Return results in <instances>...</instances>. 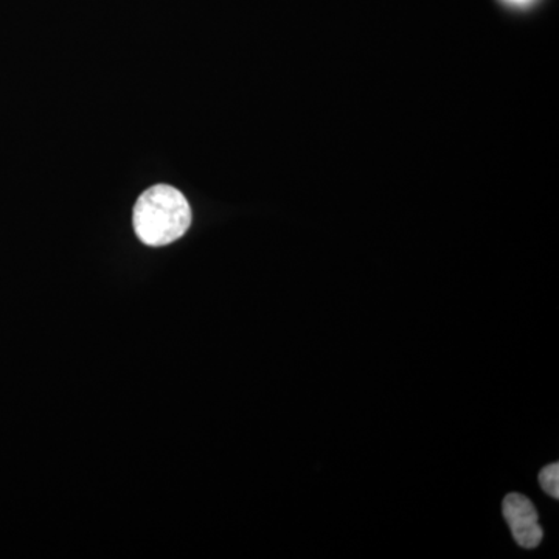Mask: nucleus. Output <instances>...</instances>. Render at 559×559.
Returning <instances> with one entry per match:
<instances>
[{
	"mask_svg": "<svg viewBox=\"0 0 559 559\" xmlns=\"http://www.w3.org/2000/svg\"><path fill=\"white\" fill-rule=\"evenodd\" d=\"M507 2L514 3V5H525V3L532 2V0H507Z\"/></svg>",
	"mask_w": 559,
	"mask_h": 559,
	"instance_id": "obj_4",
	"label": "nucleus"
},
{
	"mask_svg": "<svg viewBox=\"0 0 559 559\" xmlns=\"http://www.w3.org/2000/svg\"><path fill=\"white\" fill-rule=\"evenodd\" d=\"M132 223L143 245L153 248L171 245L190 229L189 201L175 187L165 183L151 187L135 202Z\"/></svg>",
	"mask_w": 559,
	"mask_h": 559,
	"instance_id": "obj_1",
	"label": "nucleus"
},
{
	"mask_svg": "<svg viewBox=\"0 0 559 559\" xmlns=\"http://www.w3.org/2000/svg\"><path fill=\"white\" fill-rule=\"evenodd\" d=\"M503 516L509 522L513 538L524 549H535L543 540V528L538 521V511L525 496H507L503 500Z\"/></svg>",
	"mask_w": 559,
	"mask_h": 559,
	"instance_id": "obj_2",
	"label": "nucleus"
},
{
	"mask_svg": "<svg viewBox=\"0 0 559 559\" xmlns=\"http://www.w3.org/2000/svg\"><path fill=\"white\" fill-rule=\"evenodd\" d=\"M539 484L544 488L547 495L551 498H559V465L558 463H551L546 466L539 474Z\"/></svg>",
	"mask_w": 559,
	"mask_h": 559,
	"instance_id": "obj_3",
	"label": "nucleus"
}]
</instances>
